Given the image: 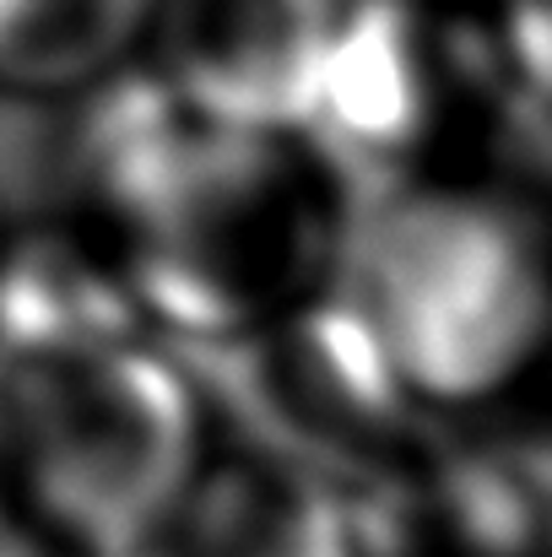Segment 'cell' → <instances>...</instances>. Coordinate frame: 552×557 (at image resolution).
Wrapping results in <instances>:
<instances>
[{"label": "cell", "instance_id": "1", "mask_svg": "<svg viewBox=\"0 0 552 557\" xmlns=\"http://www.w3.org/2000/svg\"><path fill=\"white\" fill-rule=\"evenodd\" d=\"M368 200L315 131L211 125L158 82L114 98L71 163V233L184 358L342 293Z\"/></svg>", "mask_w": 552, "mask_h": 557}, {"label": "cell", "instance_id": "2", "mask_svg": "<svg viewBox=\"0 0 552 557\" xmlns=\"http://www.w3.org/2000/svg\"><path fill=\"white\" fill-rule=\"evenodd\" d=\"M195 363L76 233L11 238L0 271V449L11 509L54 557H131L211 444Z\"/></svg>", "mask_w": 552, "mask_h": 557}, {"label": "cell", "instance_id": "3", "mask_svg": "<svg viewBox=\"0 0 552 557\" xmlns=\"http://www.w3.org/2000/svg\"><path fill=\"white\" fill-rule=\"evenodd\" d=\"M347 298L433 417L526 395L552 352V195L482 174L373 189Z\"/></svg>", "mask_w": 552, "mask_h": 557}, {"label": "cell", "instance_id": "4", "mask_svg": "<svg viewBox=\"0 0 552 557\" xmlns=\"http://www.w3.org/2000/svg\"><path fill=\"white\" fill-rule=\"evenodd\" d=\"M189 363L228 433L315 471L347 504L395 476L444 428L406 389L347 287Z\"/></svg>", "mask_w": 552, "mask_h": 557}, {"label": "cell", "instance_id": "5", "mask_svg": "<svg viewBox=\"0 0 552 557\" xmlns=\"http://www.w3.org/2000/svg\"><path fill=\"white\" fill-rule=\"evenodd\" d=\"M358 0H163L147 71L195 120L309 131Z\"/></svg>", "mask_w": 552, "mask_h": 557}, {"label": "cell", "instance_id": "6", "mask_svg": "<svg viewBox=\"0 0 552 557\" xmlns=\"http://www.w3.org/2000/svg\"><path fill=\"white\" fill-rule=\"evenodd\" d=\"M364 557H542L548 476L515 438L444 422L353 504Z\"/></svg>", "mask_w": 552, "mask_h": 557}, {"label": "cell", "instance_id": "7", "mask_svg": "<svg viewBox=\"0 0 552 557\" xmlns=\"http://www.w3.org/2000/svg\"><path fill=\"white\" fill-rule=\"evenodd\" d=\"M131 557H364V547L353 504L331 482L238 433H211Z\"/></svg>", "mask_w": 552, "mask_h": 557}, {"label": "cell", "instance_id": "8", "mask_svg": "<svg viewBox=\"0 0 552 557\" xmlns=\"http://www.w3.org/2000/svg\"><path fill=\"white\" fill-rule=\"evenodd\" d=\"M163 0H0V98L71 103L147 60Z\"/></svg>", "mask_w": 552, "mask_h": 557}, {"label": "cell", "instance_id": "9", "mask_svg": "<svg viewBox=\"0 0 552 557\" xmlns=\"http://www.w3.org/2000/svg\"><path fill=\"white\" fill-rule=\"evenodd\" d=\"M510 87L552 120V0H482Z\"/></svg>", "mask_w": 552, "mask_h": 557}, {"label": "cell", "instance_id": "10", "mask_svg": "<svg viewBox=\"0 0 552 557\" xmlns=\"http://www.w3.org/2000/svg\"><path fill=\"white\" fill-rule=\"evenodd\" d=\"M11 515H16V509H11V482H5V449H0V553H11V536H5V531H11Z\"/></svg>", "mask_w": 552, "mask_h": 557}, {"label": "cell", "instance_id": "11", "mask_svg": "<svg viewBox=\"0 0 552 557\" xmlns=\"http://www.w3.org/2000/svg\"><path fill=\"white\" fill-rule=\"evenodd\" d=\"M542 557H552V476H548V547H542Z\"/></svg>", "mask_w": 552, "mask_h": 557}, {"label": "cell", "instance_id": "12", "mask_svg": "<svg viewBox=\"0 0 552 557\" xmlns=\"http://www.w3.org/2000/svg\"><path fill=\"white\" fill-rule=\"evenodd\" d=\"M537 384H548L552 389V352H548V363H542V373H537ZM548 476H552V466H548Z\"/></svg>", "mask_w": 552, "mask_h": 557}, {"label": "cell", "instance_id": "13", "mask_svg": "<svg viewBox=\"0 0 552 557\" xmlns=\"http://www.w3.org/2000/svg\"><path fill=\"white\" fill-rule=\"evenodd\" d=\"M5 255H11V244H0V271H5Z\"/></svg>", "mask_w": 552, "mask_h": 557}, {"label": "cell", "instance_id": "14", "mask_svg": "<svg viewBox=\"0 0 552 557\" xmlns=\"http://www.w3.org/2000/svg\"><path fill=\"white\" fill-rule=\"evenodd\" d=\"M0 557H27V553H16V547H11V553H0Z\"/></svg>", "mask_w": 552, "mask_h": 557}]
</instances>
